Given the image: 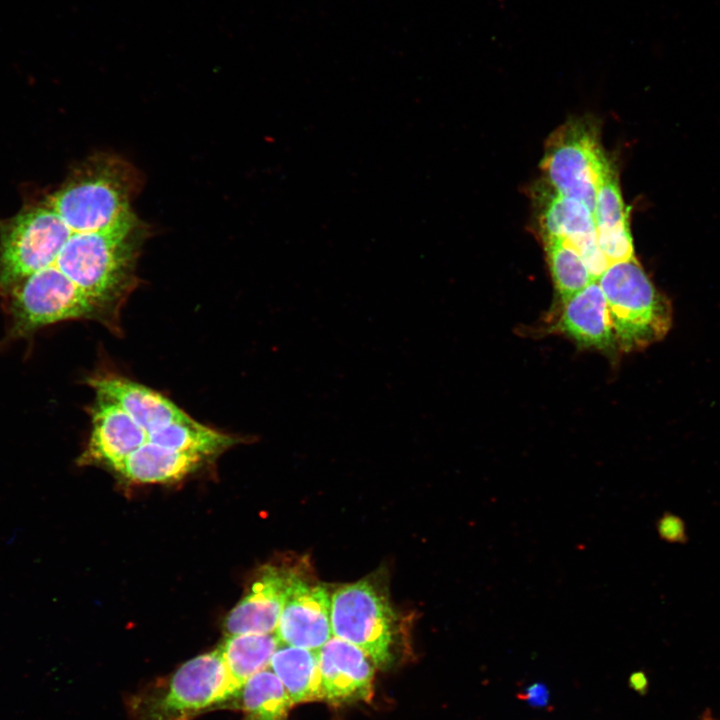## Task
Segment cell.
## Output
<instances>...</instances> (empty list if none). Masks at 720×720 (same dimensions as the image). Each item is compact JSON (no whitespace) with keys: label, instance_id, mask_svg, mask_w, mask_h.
<instances>
[{"label":"cell","instance_id":"52a82bcc","mask_svg":"<svg viewBox=\"0 0 720 720\" xmlns=\"http://www.w3.org/2000/svg\"><path fill=\"white\" fill-rule=\"evenodd\" d=\"M72 232L45 202L12 218L1 231V291L52 266Z\"/></svg>","mask_w":720,"mask_h":720},{"label":"cell","instance_id":"d6986e66","mask_svg":"<svg viewBox=\"0 0 720 720\" xmlns=\"http://www.w3.org/2000/svg\"><path fill=\"white\" fill-rule=\"evenodd\" d=\"M293 702L276 674L268 669L250 677L242 686L236 708L243 720H288Z\"/></svg>","mask_w":720,"mask_h":720},{"label":"cell","instance_id":"5bb4252c","mask_svg":"<svg viewBox=\"0 0 720 720\" xmlns=\"http://www.w3.org/2000/svg\"><path fill=\"white\" fill-rule=\"evenodd\" d=\"M558 329L585 347L609 350L616 345L604 293L593 281L564 303Z\"/></svg>","mask_w":720,"mask_h":720},{"label":"cell","instance_id":"8fae6325","mask_svg":"<svg viewBox=\"0 0 720 720\" xmlns=\"http://www.w3.org/2000/svg\"><path fill=\"white\" fill-rule=\"evenodd\" d=\"M318 661L323 700L333 705L370 700L374 664L360 648L332 636L318 650Z\"/></svg>","mask_w":720,"mask_h":720},{"label":"cell","instance_id":"ffe728a7","mask_svg":"<svg viewBox=\"0 0 720 720\" xmlns=\"http://www.w3.org/2000/svg\"><path fill=\"white\" fill-rule=\"evenodd\" d=\"M148 441L160 446L193 453L204 458L216 456L239 442L238 438L218 432L196 420L173 423L148 434Z\"/></svg>","mask_w":720,"mask_h":720},{"label":"cell","instance_id":"603a6c76","mask_svg":"<svg viewBox=\"0 0 720 720\" xmlns=\"http://www.w3.org/2000/svg\"><path fill=\"white\" fill-rule=\"evenodd\" d=\"M660 539L671 544H685L688 541L684 520L671 512H664L656 522Z\"/></svg>","mask_w":720,"mask_h":720},{"label":"cell","instance_id":"4fadbf2b","mask_svg":"<svg viewBox=\"0 0 720 720\" xmlns=\"http://www.w3.org/2000/svg\"><path fill=\"white\" fill-rule=\"evenodd\" d=\"M88 383L95 393L120 405L147 435L167 425L193 419L162 394L122 376L98 375Z\"/></svg>","mask_w":720,"mask_h":720},{"label":"cell","instance_id":"9c48e42d","mask_svg":"<svg viewBox=\"0 0 720 720\" xmlns=\"http://www.w3.org/2000/svg\"><path fill=\"white\" fill-rule=\"evenodd\" d=\"M280 643L318 651L332 636L331 596L304 568L293 580L275 631Z\"/></svg>","mask_w":720,"mask_h":720},{"label":"cell","instance_id":"7a4b0ae2","mask_svg":"<svg viewBox=\"0 0 720 720\" xmlns=\"http://www.w3.org/2000/svg\"><path fill=\"white\" fill-rule=\"evenodd\" d=\"M133 184L125 163L102 156L44 202L73 232H131L137 224L129 205Z\"/></svg>","mask_w":720,"mask_h":720},{"label":"cell","instance_id":"d4e9b609","mask_svg":"<svg viewBox=\"0 0 720 720\" xmlns=\"http://www.w3.org/2000/svg\"><path fill=\"white\" fill-rule=\"evenodd\" d=\"M701 720H717V719H715L712 716V714L709 711H707V712H705V714H703Z\"/></svg>","mask_w":720,"mask_h":720},{"label":"cell","instance_id":"30bf717a","mask_svg":"<svg viewBox=\"0 0 720 720\" xmlns=\"http://www.w3.org/2000/svg\"><path fill=\"white\" fill-rule=\"evenodd\" d=\"M304 568L305 564L264 566L225 618L227 635L275 633L289 588Z\"/></svg>","mask_w":720,"mask_h":720},{"label":"cell","instance_id":"8992f818","mask_svg":"<svg viewBox=\"0 0 720 720\" xmlns=\"http://www.w3.org/2000/svg\"><path fill=\"white\" fill-rule=\"evenodd\" d=\"M609 163L596 128L587 120H571L548 139L541 169L549 186L594 211L601 174Z\"/></svg>","mask_w":720,"mask_h":720},{"label":"cell","instance_id":"2e32d148","mask_svg":"<svg viewBox=\"0 0 720 720\" xmlns=\"http://www.w3.org/2000/svg\"><path fill=\"white\" fill-rule=\"evenodd\" d=\"M539 192L538 227L542 239L556 237L571 243L596 234L593 212L585 204L550 186Z\"/></svg>","mask_w":720,"mask_h":720},{"label":"cell","instance_id":"ac0fdd59","mask_svg":"<svg viewBox=\"0 0 720 720\" xmlns=\"http://www.w3.org/2000/svg\"><path fill=\"white\" fill-rule=\"evenodd\" d=\"M281 645L275 633L227 635L219 646L233 681L240 687L256 673L270 666Z\"/></svg>","mask_w":720,"mask_h":720},{"label":"cell","instance_id":"9a60e30c","mask_svg":"<svg viewBox=\"0 0 720 720\" xmlns=\"http://www.w3.org/2000/svg\"><path fill=\"white\" fill-rule=\"evenodd\" d=\"M206 458L146 441L131 453L117 472L138 483L177 481L195 471Z\"/></svg>","mask_w":720,"mask_h":720},{"label":"cell","instance_id":"ba28073f","mask_svg":"<svg viewBox=\"0 0 720 720\" xmlns=\"http://www.w3.org/2000/svg\"><path fill=\"white\" fill-rule=\"evenodd\" d=\"M9 296L12 330L24 335L60 321L101 313L90 298L62 272L50 266L13 285Z\"/></svg>","mask_w":720,"mask_h":720},{"label":"cell","instance_id":"7402d4cb","mask_svg":"<svg viewBox=\"0 0 720 720\" xmlns=\"http://www.w3.org/2000/svg\"><path fill=\"white\" fill-rule=\"evenodd\" d=\"M594 220L596 231H610L629 227L618 177L610 162L605 166L597 187Z\"/></svg>","mask_w":720,"mask_h":720},{"label":"cell","instance_id":"5b68a950","mask_svg":"<svg viewBox=\"0 0 720 720\" xmlns=\"http://www.w3.org/2000/svg\"><path fill=\"white\" fill-rule=\"evenodd\" d=\"M331 629L333 636L360 648L375 666H388L396 616L384 583L370 576L338 588L331 595Z\"/></svg>","mask_w":720,"mask_h":720},{"label":"cell","instance_id":"44dd1931","mask_svg":"<svg viewBox=\"0 0 720 720\" xmlns=\"http://www.w3.org/2000/svg\"><path fill=\"white\" fill-rule=\"evenodd\" d=\"M555 288L565 303L594 280L578 252L565 240L543 238Z\"/></svg>","mask_w":720,"mask_h":720},{"label":"cell","instance_id":"3957f363","mask_svg":"<svg viewBox=\"0 0 720 720\" xmlns=\"http://www.w3.org/2000/svg\"><path fill=\"white\" fill-rule=\"evenodd\" d=\"M597 281L621 351H640L666 336L672 325L671 303L636 258L609 265Z\"/></svg>","mask_w":720,"mask_h":720},{"label":"cell","instance_id":"6da1fadb","mask_svg":"<svg viewBox=\"0 0 720 720\" xmlns=\"http://www.w3.org/2000/svg\"><path fill=\"white\" fill-rule=\"evenodd\" d=\"M240 690L218 647L130 696L128 712L132 720H194L205 712L236 708Z\"/></svg>","mask_w":720,"mask_h":720},{"label":"cell","instance_id":"277c9868","mask_svg":"<svg viewBox=\"0 0 720 720\" xmlns=\"http://www.w3.org/2000/svg\"><path fill=\"white\" fill-rule=\"evenodd\" d=\"M134 231L72 232L52 267L105 312L119 304L133 281Z\"/></svg>","mask_w":720,"mask_h":720},{"label":"cell","instance_id":"e0dca14e","mask_svg":"<svg viewBox=\"0 0 720 720\" xmlns=\"http://www.w3.org/2000/svg\"><path fill=\"white\" fill-rule=\"evenodd\" d=\"M293 704L323 700L318 651L280 645L270 666Z\"/></svg>","mask_w":720,"mask_h":720},{"label":"cell","instance_id":"7c38bea8","mask_svg":"<svg viewBox=\"0 0 720 720\" xmlns=\"http://www.w3.org/2000/svg\"><path fill=\"white\" fill-rule=\"evenodd\" d=\"M92 431L80 463L106 464L117 471L148 440L146 431L116 402L96 393L91 407Z\"/></svg>","mask_w":720,"mask_h":720},{"label":"cell","instance_id":"cb8c5ba5","mask_svg":"<svg viewBox=\"0 0 720 720\" xmlns=\"http://www.w3.org/2000/svg\"><path fill=\"white\" fill-rule=\"evenodd\" d=\"M521 700L526 701L530 706L543 708L549 703L550 693L542 683H534L519 694Z\"/></svg>","mask_w":720,"mask_h":720}]
</instances>
